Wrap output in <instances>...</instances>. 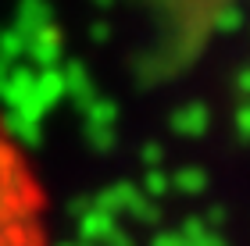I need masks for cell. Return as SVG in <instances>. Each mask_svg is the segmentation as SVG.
<instances>
[{"label":"cell","instance_id":"6da1fadb","mask_svg":"<svg viewBox=\"0 0 250 246\" xmlns=\"http://www.w3.org/2000/svg\"><path fill=\"white\" fill-rule=\"evenodd\" d=\"M43 200L15 132L0 121V246H43Z\"/></svg>","mask_w":250,"mask_h":246}]
</instances>
